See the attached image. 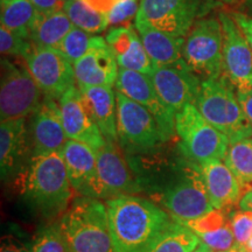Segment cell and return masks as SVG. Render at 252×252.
I'll return each instance as SVG.
<instances>
[{"label": "cell", "mask_w": 252, "mask_h": 252, "mask_svg": "<svg viewBox=\"0 0 252 252\" xmlns=\"http://www.w3.org/2000/svg\"><path fill=\"white\" fill-rule=\"evenodd\" d=\"M180 150V149H179ZM178 222L196 220L215 209L210 201L198 163L190 161L180 151L173 160H165V168H156L150 178L139 181Z\"/></svg>", "instance_id": "cell-1"}, {"label": "cell", "mask_w": 252, "mask_h": 252, "mask_svg": "<svg viewBox=\"0 0 252 252\" xmlns=\"http://www.w3.org/2000/svg\"><path fill=\"white\" fill-rule=\"evenodd\" d=\"M115 252H150L175 219L153 201L122 195L105 201Z\"/></svg>", "instance_id": "cell-2"}, {"label": "cell", "mask_w": 252, "mask_h": 252, "mask_svg": "<svg viewBox=\"0 0 252 252\" xmlns=\"http://www.w3.org/2000/svg\"><path fill=\"white\" fill-rule=\"evenodd\" d=\"M23 176L24 197L47 220L62 216L74 201L75 190L61 152L33 156Z\"/></svg>", "instance_id": "cell-3"}, {"label": "cell", "mask_w": 252, "mask_h": 252, "mask_svg": "<svg viewBox=\"0 0 252 252\" xmlns=\"http://www.w3.org/2000/svg\"><path fill=\"white\" fill-rule=\"evenodd\" d=\"M59 225L67 252H115L106 206L98 198H75Z\"/></svg>", "instance_id": "cell-4"}, {"label": "cell", "mask_w": 252, "mask_h": 252, "mask_svg": "<svg viewBox=\"0 0 252 252\" xmlns=\"http://www.w3.org/2000/svg\"><path fill=\"white\" fill-rule=\"evenodd\" d=\"M195 106L230 143L252 138V126L239 104L237 90L224 74L202 81Z\"/></svg>", "instance_id": "cell-5"}, {"label": "cell", "mask_w": 252, "mask_h": 252, "mask_svg": "<svg viewBox=\"0 0 252 252\" xmlns=\"http://www.w3.org/2000/svg\"><path fill=\"white\" fill-rule=\"evenodd\" d=\"M175 132L180 139L179 149L190 161L202 165L225 158L229 138L208 123L195 104L176 112Z\"/></svg>", "instance_id": "cell-6"}, {"label": "cell", "mask_w": 252, "mask_h": 252, "mask_svg": "<svg viewBox=\"0 0 252 252\" xmlns=\"http://www.w3.org/2000/svg\"><path fill=\"white\" fill-rule=\"evenodd\" d=\"M24 61L23 59L15 61L1 59V122L30 117L40 108L46 98Z\"/></svg>", "instance_id": "cell-7"}, {"label": "cell", "mask_w": 252, "mask_h": 252, "mask_svg": "<svg viewBox=\"0 0 252 252\" xmlns=\"http://www.w3.org/2000/svg\"><path fill=\"white\" fill-rule=\"evenodd\" d=\"M118 144L130 156L150 153L167 143L157 119L146 108L117 91Z\"/></svg>", "instance_id": "cell-8"}, {"label": "cell", "mask_w": 252, "mask_h": 252, "mask_svg": "<svg viewBox=\"0 0 252 252\" xmlns=\"http://www.w3.org/2000/svg\"><path fill=\"white\" fill-rule=\"evenodd\" d=\"M220 6L217 0H140L135 18L160 31L186 37L197 20Z\"/></svg>", "instance_id": "cell-9"}, {"label": "cell", "mask_w": 252, "mask_h": 252, "mask_svg": "<svg viewBox=\"0 0 252 252\" xmlns=\"http://www.w3.org/2000/svg\"><path fill=\"white\" fill-rule=\"evenodd\" d=\"M182 59L202 81L223 74V28L219 17L202 18L193 25Z\"/></svg>", "instance_id": "cell-10"}, {"label": "cell", "mask_w": 252, "mask_h": 252, "mask_svg": "<svg viewBox=\"0 0 252 252\" xmlns=\"http://www.w3.org/2000/svg\"><path fill=\"white\" fill-rule=\"evenodd\" d=\"M25 62L46 98L59 100L76 86L74 64L60 49L34 46Z\"/></svg>", "instance_id": "cell-11"}, {"label": "cell", "mask_w": 252, "mask_h": 252, "mask_svg": "<svg viewBox=\"0 0 252 252\" xmlns=\"http://www.w3.org/2000/svg\"><path fill=\"white\" fill-rule=\"evenodd\" d=\"M223 28V74L237 93L252 91V50L230 11L217 14Z\"/></svg>", "instance_id": "cell-12"}, {"label": "cell", "mask_w": 252, "mask_h": 252, "mask_svg": "<svg viewBox=\"0 0 252 252\" xmlns=\"http://www.w3.org/2000/svg\"><path fill=\"white\" fill-rule=\"evenodd\" d=\"M150 78L162 102L175 113L188 104L196 103L202 84V78L184 59L166 65H156Z\"/></svg>", "instance_id": "cell-13"}, {"label": "cell", "mask_w": 252, "mask_h": 252, "mask_svg": "<svg viewBox=\"0 0 252 252\" xmlns=\"http://www.w3.org/2000/svg\"><path fill=\"white\" fill-rule=\"evenodd\" d=\"M97 174L102 200H109L122 195H135L141 189L139 179L126 161L117 144L106 141L105 146L96 151Z\"/></svg>", "instance_id": "cell-14"}, {"label": "cell", "mask_w": 252, "mask_h": 252, "mask_svg": "<svg viewBox=\"0 0 252 252\" xmlns=\"http://www.w3.org/2000/svg\"><path fill=\"white\" fill-rule=\"evenodd\" d=\"M116 89L146 108L156 117L166 141L174 137L175 115L158 94L149 75L119 68Z\"/></svg>", "instance_id": "cell-15"}, {"label": "cell", "mask_w": 252, "mask_h": 252, "mask_svg": "<svg viewBox=\"0 0 252 252\" xmlns=\"http://www.w3.org/2000/svg\"><path fill=\"white\" fill-rule=\"evenodd\" d=\"M27 118L0 124V172L2 182L21 178L33 157Z\"/></svg>", "instance_id": "cell-16"}, {"label": "cell", "mask_w": 252, "mask_h": 252, "mask_svg": "<svg viewBox=\"0 0 252 252\" xmlns=\"http://www.w3.org/2000/svg\"><path fill=\"white\" fill-rule=\"evenodd\" d=\"M62 123L68 139L81 141L98 151L105 146L106 140L91 117L80 88L71 87L59 99Z\"/></svg>", "instance_id": "cell-17"}, {"label": "cell", "mask_w": 252, "mask_h": 252, "mask_svg": "<svg viewBox=\"0 0 252 252\" xmlns=\"http://www.w3.org/2000/svg\"><path fill=\"white\" fill-rule=\"evenodd\" d=\"M74 190L81 196L102 200L97 174V153L89 145L68 139L61 151Z\"/></svg>", "instance_id": "cell-18"}, {"label": "cell", "mask_w": 252, "mask_h": 252, "mask_svg": "<svg viewBox=\"0 0 252 252\" xmlns=\"http://www.w3.org/2000/svg\"><path fill=\"white\" fill-rule=\"evenodd\" d=\"M58 102L52 98H45L40 108L31 116L28 127L33 156L61 152L68 141Z\"/></svg>", "instance_id": "cell-19"}, {"label": "cell", "mask_w": 252, "mask_h": 252, "mask_svg": "<svg viewBox=\"0 0 252 252\" xmlns=\"http://www.w3.org/2000/svg\"><path fill=\"white\" fill-rule=\"evenodd\" d=\"M74 71L78 88H112L117 81L119 67L106 40L97 36L89 52L74 63Z\"/></svg>", "instance_id": "cell-20"}, {"label": "cell", "mask_w": 252, "mask_h": 252, "mask_svg": "<svg viewBox=\"0 0 252 252\" xmlns=\"http://www.w3.org/2000/svg\"><path fill=\"white\" fill-rule=\"evenodd\" d=\"M105 40L116 56L119 68L139 71L150 76L154 64L135 27L125 25L111 27L106 33Z\"/></svg>", "instance_id": "cell-21"}, {"label": "cell", "mask_w": 252, "mask_h": 252, "mask_svg": "<svg viewBox=\"0 0 252 252\" xmlns=\"http://www.w3.org/2000/svg\"><path fill=\"white\" fill-rule=\"evenodd\" d=\"M200 167L207 191L215 209H228L239 203L244 188L222 160L204 162Z\"/></svg>", "instance_id": "cell-22"}, {"label": "cell", "mask_w": 252, "mask_h": 252, "mask_svg": "<svg viewBox=\"0 0 252 252\" xmlns=\"http://www.w3.org/2000/svg\"><path fill=\"white\" fill-rule=\"evenodd\" d=\"M134 27L154 67L169 64L182 59L186 37L158 30L137 18L134 19Z\"/></svg>", "instance_id": "cell-23"}, {"label": "cell", "mask_w": 252, "mask_h": 252, "mask_svg": "<svg viewBox=\"0 0 252 252\" xmlns=\"http://www.w3.org/2000/svg\"><path fill=\"white\" fill-rule=\"evenodd\" d=\"M91 117L106 141L118 144L117 99L111 87H82Z\"/></svg>", "instance_id": "cell-24"}, {"label": "cell", "mask_w": 252, "mask_h": 252, "mask_svg": "<svg viewBox=\"0 0 252 252\" xmlns=\"http://www.w3.org/2000/svg\"><path fill=\"white\" fill-rule=\"evenodd\" d=\"M72 27L74 24L63 9L53 13H37L31 27L30 40L35 47L59 49Z\"/></svg>", "instance_id": "cell-25"}, {"label": "cell", "mask_w": 252, "mask_h": 252, "mask_svg": "<svg viewBox=\"0 0 252 252\" xmlns=\"http://www.w3.org/2000/svg\"><path fill=\"white\" fill-rule=\"evenodd\" d=\"M39 12L32 4L31 0H7L1 5L0 23L7 30L30 39L32 25Z\"/></svg>", "instance_id": "cell-26"}, {"label": "cell", "mask_w": 252, "mask_h": 252, "mask_svg": "<svg viewBox=\"0 0 252 252\" xmlns=\"http://www.w3.org/2000/svg\"><path fill=\"white\" fill-rule=\"evenodd\" d=\"M63 11L74 26L88 33L98 34L109 27L108 17L90 7L83 0H64Z\"/></svg>", "instance_id": "cell-27"}, {"label": "cell", "mask_w": 252, "mask_h": 252, "mask_svg": "<svg viewBox=\"0 0 252 252\" xmlns=\"http://www.w3.org/2000/svg\"><path fill=\"white\" fill-rule=\"evenodd\" d=\"M224 163L234 173L242 186H252V138L229 144Z\"/></svg>", "instance_id": "cell-28"}, {"label": "cell", "mask_w": 252, "mask_h": 252, "mask_svg": "<svg viewBox=\"0 0 252 252\" xmlns=\"http://www.w3.org/2000/svg\"><path fill=\"white\" fill-rule=\"evenodd\" d=\"M200 242L193 230L175 220L150 252H191Z\"/></svg>", "instance_id": "cell-29"}, {"label": "cell", "mask_w": 252, "mask_h": 252, "mask_svg": "<svg viewBox=\"0 0 252 252\" xmlns=\"http://www.w3.org/2000/svg\"><path fill=\"white\" fill-rule=\"evenodd\" d=\"M96 37L97 35H94V34L88 33V32L74 26L67 34V36L64 37V40L62 41L59 49L74 64L75 62L83 58L89 52Z\"/></svg>", "instance_id": "cell-30"}, {"label": "cell", "mask_w": 252, "mask_h": 252, "mask_svg": "<svg viewBox=\"0 0 252 252\" xmlns=\"http://www.w3.org/2000/svg\"><path fill=\"white\" fill-rule=\"evenodd\" d=\"M33 252H67L59 222L37 230L32 242Z\"/></svg>", "instance_id": "cell-31"}, {"label": "cell", "mask_w": 252, "mask_h": 252, "mask_svg": "<svg viewBox=\"0 0 252 252\" xmlns=\"http://www.w3.org/2000/svg\"><path fill=\"white\" fill-rule=\"evenodd\" d=\"M34 45L30 39L23 37L17 33L0 27V52L4 56H14L25 60L33 50Z\"/></svg>", "instance_id": "cell-32"}, {"label": "cell", "mask_w": 252, "mask_h": 252, "mask_svg": "<svg viewBox=\"0 0 252 252\" xmlns=\"http://www.w3.org/2000/svg\"><path fill=\"white\" fill-rule=\"evenodd\" d=\"M230 220V212L228 209H214L210 213L206 214L202 217L196 220H188V222L181 223L191 229L195 234H202V232L215 231L224 226Z\"/></svg>", "instance_id": "cell-33"}, {"label": "cell", "mask_w": 252, "mask_h": 252, "mask_svg": "<svg viewBox=\"0 0 252 252\" xmlns=\"http://www.w3.org/2000/svg\"><path fill=\"white\" fill-rule=\"evenodd\" d=\"M196 235L204 244H207L208 247L212 248L214 251L217 252L230 250V249L234 248L236 245L235 235L234 231H232L230 220L224 226H222L219 230H215V231L202 232V234Z\"/></svg>", "instance_id": "cell-34"}, {"label": "cell", "mask_w": 252, "mask_h": 252, "mask_svg": "<svg viewBox=\"0 0 252 252\" xmlns=\"http://www.w3.org/2000/svg\"><path fill=\"white\" fill-rule=\"evenodd\" d=\"M230 223L235 235L236 245L238 248H245L252 236V213L241 209L238 212H231Z\"/></svg>", "instance_id": "cell-35"}, {"label": "cell", "mask_w": 252, "mask_h": 252, "mask_svg": "<svg viewBox=\"0 0 252 252\" xmlns=\"http://www.w3.org/2000/svg\"><path fill=\"white\" fill-rule=\"evenodd\" d=\"M140 1L138 0H123L108 14L109 26H124L131 19H135L139 11Z\"/></svg>", "instance_id": "cell-36"}, {"label": "cell", "mask_w": 252, "mask_h": 252, "mask_svg": "<svg viewBox=\"0 0 252 252\" xmlns=\"http://www.w3.org/2000/svg\"><path fill=\"white\" fill-rule=\"evenodd\" d=\"M0 252H33V250L13 235H5L1 238Z\"/></svg>", "instance_id": "cell-37"}, {"label": "cell", "mask_w": 252, "mask_h": 252, "mask_svg": "<svg viewBox=\"0 0 252 252\" xmlns=\"http://www.w3.org/2000/svg\"><path fill=\"white\" fill-rule=\"evenodd\" d=\"M230 13H231L232 18L235 19L236 23H237L238 27L243 32L244 36L247 37L249 45H250L252 50V18L242 13V12L236 11V9H230Z\"/></svg>", "instance_id": "cell-38"}, {"label": "cell", "mask_w": 252, "mask_h": 252, "mask_svg": "<svg viewBox=\"0 0 252 252\" xmlns=\"http://www.w3.org/2000/svg\"><path fill=\"white\" fill-rule=\"evenodd\" d=\"M39 13H53L62 11L64 0H31Z\"/></svg>", "instance_id": "cell-39"}, {"label": "cell", "mask_w": 252, "mask_h": 252, "mask_svg": "<svg viewBox=\"0 0 252 252\" xmlns=\"http://www.w3.org/2000/svg\"><path fill=\"white\" fill-rule=\"evenodd\" d=\"M83 1L89 5L90 7H93L94 9H96V11L108 17L110 12L123 0H83Z\"/></svg>", "instance_id": "cell-40"}, {"label": "cell", "mask_w": 252, "mask_h": 252, "mask_svg": "<svg viewBox=\"0 0 252 252\" xmlns=\"http://www.w3.org/2000/svg\"><path fill=\"white\" fill-rule=\"evenodd\" d=\"M237 97L239 104H241L242 109H243L245 117H247L249 123L252 126V91L247 94L237 93Z\"/></svg>", "instance_id": "cell-41"}, {"label": "cell", "mask_w": 252, "mask_h": 252, "mask_svg": "<svg viewBox=\"0 0 252 252\" xmlns=\"http://www.w3.org/2000/svg\"><path fill=\"white\" fill-rule=\"evenodd\" d=\"M239 209L244 210V212H251L252 213V188L245 191L243 196L239 200Z\"/></svg>", "instance_id": "cell-42"}, {"label": "cell", "mask_w": 252, "mask_h": 252, "mask_svg": "<svg viewBox=\"0 0 252 252\" xmlns=\"http://www.w3.org/2000/svg\"><path fill=\"white\" fill-rule=\"evenodd\" d=\"M236 11L242 12V13L249 15L252 18V0H241L237 5L235 6Z\"/></svg>", "instance_id": "cell-43"}, {"label": "cell", "mask_w": 252, "mask_h": 252, "mask_svg": "<svg viewBox=\"0 0 252 252\" xmlns=\"http://www.w3.org/2000/svg\"><path fill=\"white\" fill-rule=\"evenodd\" d=\"M191 252H214V250H213L212 248H209V247H208L207 244H204V243H201V242H200V244H198L197 247L195 248L194 250L191 251Z\"/></svg>", "instance_id": "cell-44"}, {"label": "cell", "mask_w": 252, "mask_h": 252, "mask_svg": "<svg viewBox=\"0 0 252 252\" xmlns=\"http://www.w3.org/2000/svg\"><path fill=\"white\" fill-rule=\"evenodd\" d=\"M217 1L225 6H236L241 0H217Z\"/></svg>", "instance_id": "cell-45"}, {"label": "cell", "mask_w": 252, "mask_h": 252, "mask_svg": "<svg viewBox=\"0 0 252 252\" xmlns=\"http://www.w3.org/2000/svg\"><path fill=\"white\" fill-rule=\"evenodd\" d=\"M220 252H248V251H247V249H245V248H238L237 245H235V247L230 249V250L220 251Z\"/></svg>", "instance_id": "cell-46"}, {"label": "cell", "mask_w": 252, "mask_h": 252, "mask_svg": "<svg viewBox=\"0 0 252 252\" xmlns=\"http://www.w3.org/2000/svg\"><path fill=\"white\" fill-rule=\"evenodd\" d=\"M245 249H247L248 252H252V236H251V238L249 239L247 245H245Z\"/></svg>", "instance_id": "cell-47"}, {"label": "cell", "mask_w": 252, "mask_h": 252, "mask_svg": "<svg viewBox=\"0 0 252 252\" xmlns=\"http://www.w3.org/2000/svg\"><path fill=\"white\" fill-rule=\"evenodd\" d=\"M6 1H7V0H0V4H1V5H2V4H5Z\"/></svg>", "instance_id": "cell-48"}]
</instances>
